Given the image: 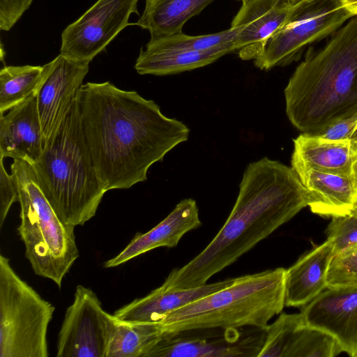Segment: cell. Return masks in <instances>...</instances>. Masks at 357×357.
<instances>
[{
  "label": "cell",
  "mask_w": 357,
  "mask_h": 357,
  "mask_svg": "<svg viewBox=\"0 0 357 357\" xmlns=\"http://www.w3.org/2000/svg\"><path fill=\"white\" fill-rule=\"evenodd\" d=\"M354 16L342 0H306L296 5L289 16L268 40L255 66L268 70L300 59L305 47L333 33Z\"/></svg>",
  "instance_id": "obj_8"
},
{
  "label": "cell",
  "mask_w": 357,
  "mask_h": 357,
  "mask_svg": "<svg viewBox=\"0 0 357 357\" xmlns=\"http://www.w3.org/2000/svg\"><path fill=\"white\" fill-rule=\"evenodd\" d=\"M354 250H357V248H355V249H354Z\"/></svg>",
  "instance_id": "obj_35"
},
{
  "label": "cell",
  "mask_w": 357,
  "mask_h": 357,
  "mask_svg": "<svg viewBox=\"0 0 357 357\" xmlns=\"http://www.w3.org/2000/svg\"><path fill=\"white\" fill-rule=\"evenodd\" d=\"M286 269L236 278L229 285L176 310L158 323L163 332L204 328H266L285 306Z\"/></svg>",
  "instance_id": "obj_5"
},
{
  "label": "cell",
  "mask_w": 357,
  "mask_h": 357,
  "mask_svg": "<svg viewBox=\"0 0 357 357\" xmlns=\"http://www.w3.org/2000/svg\"><path fill=\"white\" fill-rule=\"evenodd\" d=\"M351 140L354 143L355 151H356V160H355V162H354V176H353V177H354V178L356 181V183L357 185V135Z\"/></svg>",
  "instance_id": "obj_33"
},
{
  "label": "cell",
  "mask_w": 357,
  "mask_h": 357,
  "mask_svg": "<svg viewBox=\"0 0 357 357\" xmlns=\"http://www.w3.org/2000/svg\"><path fill=\"white\" fill-rule=\"evenodd\" d=\"M302 312L282 313L266 327V337L258 357H290L297 333L305 323Z\"/></svg>",
  "instance_id": "obj_26"
},
{
  "label": "cell",
  "mask_w": 357,
  "mask_h": 357,
  "mask_svg": "<svg viewBox=\"0 0 357 357\" xmlns=\"http://www.w3.org/2000/svg\"><path fill=\"white\" fill-rule=\"evenodd\" d=\"M307 204L305 189L291 167L267 157L249 163L222 228L199 254L174 268L161 286L183 289L206 284Z\"/></svg>",
  "instance_id": "obj_2"
},
{
  "label": "cell",
  "mask_w": 357,
  "mask_h": 357,
  "mask_svg": "<svg viewBox=\"0 0 357 357\" xmlns=\"http://www.w3.org/2000/svg\"><path fill=\"white\" fill-rule=\"evenodd\" d=\"M284 94L287 116L301 132H319L357 114V15L322 47L307 50Z\"/></svg>",
  "instance_id": "obj_3"
},
{
  "label": "cell",
  "mask_w": 357,
  "mask_h": 357,
  "mask_svg": "<svg viewBox=\"0 0 357 357\" xmlns=\"http://www.w3.org/2000/svg\"><path fill=\"white\" fill-rule=\"evenodd\" d=\"M327 287L357 284V250L335 255L327 276Z\"/></svg>",
  "instance_id": "obj_29"
},
{
  "label": "cell",
  "mask_w": 357,
  "mask_h": 357,
  "mask_svg": "<svg viewBox=\"0 0 357 357\" xmlns=\"http://www.w3.org/2000/svg\"><path fill=\"white\" fill-rule=\"evenodd\" d=\"M139 0H98L61 36L60 53L89 63L139 15Z\"/></svg>",
  "instance_id": "obj_10"
},
{
  "label": "cell",
  "mask_w": 357,
  "mask_h": 357,
  "mask_svg": "<svg viewBox=\"0 0 357 357\" xmlns=\"http://www.w3.org/2000/svg\"><path fill=\"white\" fill-rule=\"evenodd\" d=\"M18 188V234L34 273L61 287L66 274L79 257L75 227L65 224L41 191L31 164L14 159L10 167Z\"/></svg>",
  "instance_id": "obj_6"
},
{
  "label": "cell",
  "mask_w": 357,
  "mask_h": 357,
  "mask_svg": "<svg viewBox=\"0 0 357 357\" xmlns=\"http://www.w3.org/2000/svg\"><path fill=\"white\" fill-rule=\"evenodd\" d=\"M291 357H333L343 351L330 333L307 323L298 331Z\"/></svg>",
  "instance_id": "obj_27"
},
{
  "label": "cell",
  "mask_w": 357,
  "mask_h": 357,
  "mask_svg": "<svg viewBox=\"0 0 357 357\" xmlns=\"http://www.w3.org/2000/svg\"><path fill=\"white\" fill-rule=\"evenodd\" d=\"M114 318L106 357H146L163 333L158 324L128 322Z\"/></svg>",
  "instance_id": "obj_23"
},
{
  "label": "cell",
  "mask_w": 357,
  "mask_h": 357,
  "mask_svg": "<svg viewBox=\"0 0 357 357\" xmlns=\"http://www.w3.org/2000/svg\"><path fill=\"white\" fill-rule=\"evenodd\" d=\"M54 306L43 298L0 255V357H47Z\"/></svg>",
  "instance_id": "obj_7"
},
{
  "label": "cell",
  "mask_w": 357,
  "mask_h": 357,
  "mask_svg": "<svg viewBox=\"0 0 357 357\" xmlns=\"http://www.w3.org/2000/svg\"><path fill=\"white\" fill-rule=\"evenodd\" d=\"M45 70V65L3 67L0 70V113L36 94Z\"/></svg>",
  "instance_id": "obj_24"
},
{
  "label": "cell",
  "mask_w": 357,
  "mask_h": 357,
  "mask_svg": "<svg viewBox=\"0 0 357 357\" xmlns=\"http://www.w3.org/2000/svg\"><path fill=\"white\" fill-rule=\"evenodd\" d=\"M306 323L332 335L357 357V284L326 287L301 311Z\"/></svg>",
  "instance_id": "obj_13"
},
{
  "label": "cell",
  "mask_w": 357,
  "mask_h": 357,
  "mask_svg": "<svg viewBox=\"0 0 357 357\" xmlns=\"http://www.w3.org/2000/svg\"><path fill=\"white\" fill-rule=\"evenodd\" d=\"M201 225L196 201L185 198L179 202L172 212L156 226L146 233L137 234L120 253L106 261L104 266H118L158 248L175 247L186 233Z\"/></svg>",
  "instance_id": "obj_16"
},
{
  "label": "cell",
  "mask_w": 357,
  "mask_h": 357,
  "mask_svg": "<svg viewBox=\"0 0 357 357\" xmlns=\"http://www.w3.org/2000/svg\"><path fill=\"white\" fill-rule=\"evenodd\" d=\"M292 5H297L300 3H302L306 0H287Z\"/></svg>",
  "instance_id": "obj_34"
},
{
  "label": "cell",
  "mask_w": 357,
  "mask_h": 357,
  "mask_svg": "<svg viewBox=\"0 0 357 357\" xmlns=\"http://www.w3.org/2000/svg\"><path fill=\"white\" fill-rule=\"evenodd\" d=\"M236 34V29L231 27L221 32L202 36H188L181 32L150 38L145 48L155 51H206L234 43Z\"/></svg>",
  "instance_id": "obj_25"
},
{
  "label": "cell",
  "mask_w": 357,
  "mask_h": 357,
  "mask_svg": "<svg viewBox=\"0 0 357 357\" xmlns=\"http://www.w3.org/2000/svg\"><path fill=\"white\" fill-rule=\"evenodd\" d=\"M312 135L331 140L352 139L357 135V114L338 121Z\"/></svg>",
  "instance_id": "obj_31"
},
{
  "label": "cell",
  "mask_w": 357,
  "mask_h": 357,
  "mask_svg": "<svg viewBox=\"0 0 357 357\" xmlns=\"http://www.w3.org/2000/svg\"><path fill=\"white\" fill-rule=\"evenodd\" d=\"M295 6L287 0H242L231 24L237 30L234 48L238 56L245 61L257 59Z\"/></svg>",
  "instance_id": "obj_14"
},
{
  "label": "cell",
  "mask_w": 357,
  "mask_h": 357,
  "mask_svg": "<svg viewBox=\"0 0 357 357\" xmlns=\"http://www.w3.org/2000/svg\"><path fill=\"white\" fill-rule=\"evenodd\" d=\"M45 68L43 79L36 92L44 146L78 97L89 70V63L60 53Z\"/></svg>",
  "instance_id": "obj_12"
},
{
  "label": "cell",
  "mask_w": 357,
  "mask_h": 357,
  "mask_svg": "<svg viewBox=\"0 0 357 357\" xmlns=\"http://www.w3.org/2000/svg\"><path fill=\"white\" fill-rule=\"evenodd\" d=\"M241 1H242V0H241Z\"/></svg>",
  "instance_id": "obj_36"
},
{
  "label": "cell",
  "mask_w": 357,
  "mask_h": 357,
  "mask_svg": "<svg viewBox=\"0 0 357 357\" xmlns=\"http://www.w3.org/2000/svg\"><path fill=\"white\" fill-rule=\"evenodd\" d=\"M332 241L335 255L357 248V211L342 216L332 217L326 231Z\"/></svg>",
  "instance_id": "obj_28"
},
{
  "label": "cell",
  "mask_w": 357,
  "mask_h": 357,
  "mask_svg": "<svg viewBox=\"0 0 357 357\" xmlns=\"http://www.w3.org/2000/svg\"><path fill=\"white\" fill-rule=\"evenodd\" d=\"M305 189L310 211L322 217L357 211V185L353 177L313 169L295 172Z\"/></svg>",
  "instance_id": "obj_17"
},
{
  "label": "cell",
  "mask_w": 357,
  "mask_h": 357,
  "mask_svg": "<svg viewBox=\"0 0 357 357\" xmlns=\"http://www.w3.org/2000/svg\"><path fill=\"white\" fill-rule=\"evenodd\" d=\"M3 157L0 155V226L2 227L8 211L15 202L19 201L18 188L12 174L3 165Z\"/></svg>",
  "instance_id": "obj_30"
},
{
  "label": "cell",
  "mask_w": 357,
  "mask_h": 357,
  "mask_svg": "<svg viewBox=\"0 0 357 357\" xmlns=\"http://www.w3.org/2000/svg\"><path fill=\"white\" fill-rule=\"evenodd\" d=\"M231 52H235L234 43L206 51H155L142 48L135 69L139 75H173L204 67Z\"/></svg>",
  "instance_id": "obj_21"
},
{
  "label": "cell",
  "mask_w": 357,
  "mask_h": 357,
  "mask_svg": "<svg viewBox=\"0 0 357 357\" xmlns=\"http://www.w3.org/2000/svg\"><path fill=\"white\" fill-rule=\"evenodd\" d=\"M347 8L354 13L357 15V0H342Z\"/></svg>",
  "instance_id": "obj_32"
},
{
  "label": "cell",
  "mask_w": 357,
  "mask_h": 357,
  "mask_svg": "<svg viewBox=\"0 0 357 357\" xmlns=\"http://www.w3.org/2000/svg\"><path fill=\"white\" fill-rule=\"evenodd\" d=\"M266 328H204L163 332L146 357H258Z\"/></svg>",
  "instance_id": "obj_9"
},
{
  "label": "cell",
  "mask_w": 357,
  "mask_h": 357,
  "mask_svg": "<svg viewBox=\"0 0 357 357\" xmlns=\"http://www.w3.org/2000/svg\"><path fill=\"white\" fill-rule=\"evenodd\" d=\"M293 142L294 172L313 169L353 177L356 151L351 139L331 140L302 132Z\"/></svg>",
  "instance_id": "obj_18"
},
{
  "label": "cell",
  "mask_w": 357,
  "mask_h": 357,
  "mask_svg": "<svg viewBox=\"0 0 357 357\" xmlns=\"http://www.w3.org/2000/svg\"><path fill=\"white\" fill-rule=\"evenodd\" d=\"M31 166L41 191L65 224L84 225L96 215L107 191L84 139L78 97Z\"/></svg>",
  "instance_id": "obj_4"
},
{
  "label": "cell",
  "mask_w": 357,
  "mask_h": 357,
  "mask_svg": "<svg viewBox=\"0 0 357 357\" xmlns=\"http://www.w3.org/2000/svg\"><path fill=\"white\" fill-rule=\"evenodd\" d=\"M114 320L91 289L77 285L59 333L56 356L106 357Z\"/></svg>",
  "instance_id": "obj_11"
},
{
  "label": "cell",
  "mask_w": 357,
  "mask_h": 357,
  "mask_svg": "<svg viewBox=\"0 0 357 357\" xmlns=\"http://www.w3.org/2000/svg\"><path fill=\"white\" fill-rule=\"evenodd\" d=\"M334 256L333 244L326 239L303 254L286 269L285 306L303 307L327 287V273Z\"/></svg>",
  "instance_id": "obj_19"
},
{
  "label": "cell",
  "mask_w": 357,
  "mask_h": 357,
  "mask_svg": "<svg viewBox=\"0 0 357 357\" xmlns=\"http://www.w3.org/2000/svg\"><path fill=\"white\" fill-rule=\"evenodd\" d=\"M78 103L84 139L107 192L146 181L149 168L189 137V128L165 116L153 100L110 82L83 84Z\"/></svg>",
  "instance_id": "obj_1"
},
{
  "label": "cell",
  "mask_w": 357,
  "mask_h": 357,
  "mask_svg": "<svg viewBox=\"0 0 357 357\" xmlns=\"http://www.w3.org/2000/svg\"><path fill=\"white\" fill-rule=\"evenodd\" d=\"M215 0H145L136 25L149 31L151 38L182 32L184 24Z\"/></svg>",
  "instance_id": "obj_22"
},
{
  "label": "cell",
  "mask_w": 357,
  "mask_h": 357,
  "mask_svg": "<svg viewBox=\"0 0 357 357\" xmlns=\"http://www.w3.org/2000/svg\"><path fill=\"white\" fill-rule=\"evenodd\" d=\"M234 278L189 289H172L162 286L117 310V319L135 323L158 324L169 313L230 284Z\"/></svg>",
  "instance_id": "obj_20"
},
{
  "label": "cell",
  "mask_w": 357,
  "mask_h": 357,
  "mask_svg": "<svg viewBox=\"0 0 357 357\" xmlns=\"http://www.w3.org/2000/svg\"><path fill=\"white\" fill-rule=\"evenodd\" d=\"M43 137L36 94L0 117V155L33 165L41 156Z\"/></svg>",
  "instance_id": "obj_15"
}]
</instances>
